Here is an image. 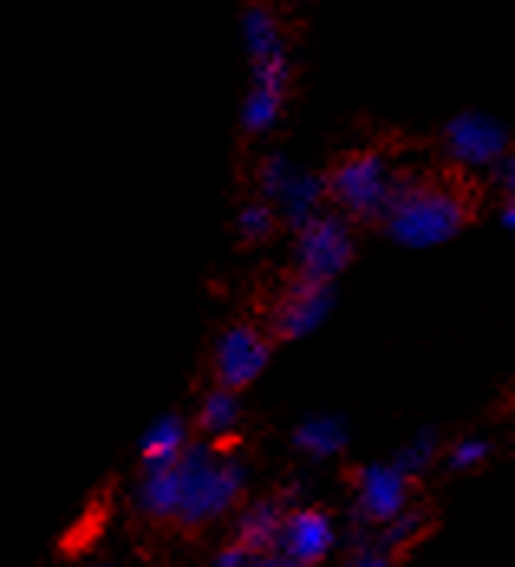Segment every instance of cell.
<instances>
[{
  "mask_svg": "<svg viewBox=\"0 0 515 567\" xmlns=\"http://www.w3.org/2000/svg\"><path fill=\"white\" fill-rule=\"evenodd\" d=\"M271 333H265L255 323H231L219 333L216 352H213V372L216 382L231 392H245L271 362Z\"/></svg>",
  "mask_w": 515,
  "mask_h": 567,
  "instance_id": "6",
  "label": "cell"
},
{
  "mask_svg": "<svg viewBox=\"0 0 515 567\" xmlns=\"http://www.w3.org/2000/svg\"><path fill=\"white\" fill-rule=\"evenodd\" d=\"M340 542V528L333 512L320 506H297L285 512L281 535H278V555L293 567H320Z\"/></svg>",
  "mask_w": 515,
  "mask_h": 567,
  "instance_id": "7",
  "label": "cell"
},
{
  "mask_svg": "<svg viewBox=\"0 0 515 567\" xmlns=\"http://www.w3.org/2000/svg\"><path fill=\"white\" fill-rule=\"evenodd\" d=\"M137 509L144 512L151 522H173L176 503H179V483H176V470L171 466H154V470H141V483H137Z\"/></svg>",
  "mask_w": 515,
  "mask_h": 567,
  "instance_id": "13",
  "label": "cell"
},
{
  "mask_svg": "<svg viewBox=\"0 0 515 567\" xmlns=\"http://www.w3.org/2000/svg\"><path fill=\"white\" fill-rule=\"evenodd\" d=\"M337 303V287L333 281H313V278H300L287 287L281 300L275 303L271 313V337L275 340H297L313 333L333 310Z\"/></svg>",
  "mask_w": 515,
  "mask_h": 567,
  "instance_id": "8",
  "label": "cell"
},
{
  "mask_svg": "<svg viewBox=\"0 0 515 567\" xmlns=\"http://www.w3.org/2000/svg\"><path fill=\"white\" fill-rule=\"evenodd\" d=\"M238 421H241V398H238V392L216 385L199 404L196 431H203L209 437H226L229 431L238 427Z\"/></svg>",
  "mask_w": 515,
  "mask_h": 567,
  "instance_id": "14",
  "label": "cell"
},
{
  "mask_svg": "<svg viewBox=\"0 0 515 567\" xmlns=\"http://www.w3.org/2000/svg\"><path fill=\"white\" fill-rule=\"evenodd\" d=\"M389 186H392V171L375 151L349 154L323 176V193L340 209H346L349 219H359V223H375L382 216Z\"/></svg>",
  "mask_w": 515,
  "mask_h": 567,
  "instance_id": "3",
  "label": "cell"
},
{
  "mask_svg": "<svg viewBox=\"0 0 515 567\" xmlns=\"http://www.w3.org/2000/svg\"><path fill=\"white\" fill-rule=\"evenodd\" d=\"M460 173H392L379 223L404 248H431L460 235L476 213V196Z\"/></svg>",
  "mask_w": 515,
  "mask_h": 567,
  "instance_id": "1",
  "label": "cell"
},
{
  "mask_svg": "<svg viewBox=\"0 0 515 567\" xmlns=\"http://www.w3.org/2000/svg\"><path fill=\"white\" fill-rule=\"evenodd\" d=\"M85 567H117V565H109V561H92V565Z\"/></svg>",
  "mask_w": 515,
  "mask_h": 567,
  "instance_id": "24",
  "label": "cell"
},
{
  "mask_svg": "<svg viewBox=\"0 0 515 567\" xmlns=\"http://www.w3.org/2000/svg\"><path fill=\"white\" fill-rule=\"evenodd\" d=\"M281 105H285V95H281V92L251 85V92H248V99H245V105H241V127H245L248 134L268 131V127L278 121Z\"/></svg>",
  "mask_w": 515,
  "mask_h": 567,
  "instance_id": "16",
  "label": "cell"
},
{
  "mask_svg": "<svg viewBox=\"0 0 515 567\" xmlns=\"http://www.w3.org/2000/svg\"><path fill=\"white\" fill-rule=\"evenodd\" d=\"M323 179H313V176H307V173H297L285 183V189L275 196L281 206H285L287 213V223L297 228L303 226L310 216H317L320 213V203H323Z\"/></svg>",
  "mask_w": 515,
  "mask_h": 567,
  "instance_id": "15",
  "label": "cell"
},
{
  "mask_svg": "<svg viewBox=\"0 0 515 567\" xmlns=\"http://www.w3.org/2000/svg\"><path fill=\"white\" fill-rule=\"evenodd\" d=\"M238 228L248 241H261L265 235L275 231V213L268 206H248V209H241Z\"/></svg>",
  "mask_w": 515,
  "mask_h": 567,
  "instance_id": "20",
  "label": "cell"
},
{
  "mask_svg": "<svg viewBox=\"0 0 515 567\" xmlns=\"http://www.w3.org/2000/svg\"><path fill=\"white\" fill-rule=\"evenodd\" d=\"M444 151L454 164H499L509 151V127L493 114L463 112L444 127Z\"/></svg>",
  "mask_w": 515,
  "mask_h": 567,
  "instance_id": "9",
  "label": "cell"
},
{
  "mask_svg": "<svg viewBox=\"0 0 515 567\" xmlns=\"http://www.w3.org/2000/svg\"><path fill=\"white\" fill-rule=\"evenodd\" d=\"M293 451L310 460H330L349 447V424L340 414H310L293 427Z\"/></svg>",
  "mask_w": 515,
  "mask_h": 567,
  "instance_id": "11",
  "label": "cell"
},
{
  "mask_svg": "<svg viewBox=\"0 0 515 567\" xmlns=\"http://www.w3.org/2000/svg\"><path fill=\"white\" fill-rule=\"evenodd\" d=\"M428 532V512L424 509H408L399 512L392 522H385L382 525V535L375 538L382 548H389L392 555H399V551H404L414 538H421Z\"/></svg>",
  "mask_w": 515,
  "mask_h": 567,
  "instance_id": "18",
  "label": "cell"
},
{
  "mask_svg": "<svg viewBox=\"0 0 515 567\" xmlns=\"http://www.w3.org/2000/svg\"><path fill=\"white\" fill-rule=\"evenodd\" d=\"M411 486L414 480L404 476L392 460L379 463H362L352 470V499H356V522L362 528L369 525H385L399 512L411 506Z\"/></svg>",
  "mask_w": 515,
  "mask_h": 567,
  "instance_id": "5",
  "label": "cell"
},
{
  "mask_svg": "<svg viewBox=\"0 0 515 567\" xmlns=\"http://www.w3.org/2000/svg\"><path fill=\"white\" fill-rule=\"evenodd\" d=\"M297 271L300 278L313 281H333L346 265L352 261V235L343 216L337 213H317L303 226H297Z\"/></svg>",
  "mask_w": 515,
  "mask_h": 567,
  "instance_id": "4",
  "label": "cell"
},
{
  "mask_svg": "<svg viewBox=\"0 0 515 567\" xmlns=\"http://www.w3.org/2000/svg\"><path fill=\"white\" fill-rule=\"evenodd\" d=\"M248 558H251V555H248L238 542H229L223 551H216V558L209 561V567H245L248 565Z\"/></svg>",
  "mask_w": 515,
  "mask_h": 567,
  "instance_id": "22",
  "label": "cell"
},
{
  "mask_svg": "<svg viewBox=\"0 0 515 567\" xmlns=\"http://www.w3.org/2000/svg\"><path fill=\"white\" fill-rule=\"evenodd\" d=\"M189 444V421L183 414H161L144 437L137 441V454H141V470H154V466H171L176 463L179 451Z\"/></svg>",
  "mask_w": 515,
  "mask_h": 567,
  "instance_id": "12",
  "label": "cell"
},
{
  "mask_svg": "<svg viewBox=\"0 0 515 567\" xmlns=\"http://www.w3.org/2000/svg\"><path fill=\"white\" fill-rule=\"evenodd\" d=\"M290 176H293V167L287 164L281 154H278V157H268V164H265V171H261V186H265L268 196H278Z\"/></svg>",
  "mask_w": 515,
  "mask_h": 567,
  "instance_id": "21",
  "label": "cell"
},
{
  "mask_svg": "<svg viewBox=\"0 0 515 567\" xmlns=\"http://www.w3.org/2000/svg\"><path fill=\"white\" fill-rule=\"evenodd\" d=\"M290 509L285 499H255L235 518V538L248 555H268L278 548L281 522L285 512Z\"/></svg>",
  "mask_w": 515,
  "mask_h": 567,
  "instance_id": "10",
  "label": "cell"
},
{
  "mask_svg": "<svg viewBox=\"0 0 515 567\" xmlns=\"http://www.w3.org/2000/svg\"><path fill=\"white\" fill-rule=\"evenodd\" d=\"M173 470L179 483V503L173 522L186 532H199L235 509L248 486L245 460L219 454L216 444H199V441L186 444L176 456Z\"/></svg>",
  "mask_w": 515,
  "mask_h": 567,
  "instance_id": "2",
  "label": "cell"
},
{
  "mask_svg": "<svg viewBox=\"0 0 515 567\" xmlns=\"http://www.w3.org/2000/svg\"><path fill=\"white\" fill-rule=\"evenodd\" d=\"M245 567H293V565H290V561H285L278 551H268V555H251Z\"/></svg>",
  "mask_w": 515,
  "mask_h": 567,
  "instance_id": "23",
  "label": "cell"
},
{
  "mask_svg": "<svg viewBox=\"0 0 515 567\" xmlns=\"http://www.w3.org/2000/svg\"><path fill=\"white\" fill-rule=\"evenodd\" d=\"M493 454V444L483 441V437H463L457 441L451 451H447V466L454 473H466V470H476L480 463H486Z\"/></svg>",
  "mask_w": 515,
  "mask_h": 567,
  "instance_id": "19",
  "label": "cell"
},
{
  "mask_svg": "<svg viewBox=\"0 0 515 567\" xmlns=\"http://www.w3.org/2000/svg\"><path fill=\"white\" fill-rule=\"evenodd\" d=\"M437 451H441V437H437V431L424 427V431H418V434L401 447L399 456H395L392 463L399 466L404 476L418 480L421 473H428V466L434 463Z\"/></svg>",
  "mask_w": 515,
  "mask_h": 567,
  "instance_id": "17",
  "label": "cell"
}]
</instances>
